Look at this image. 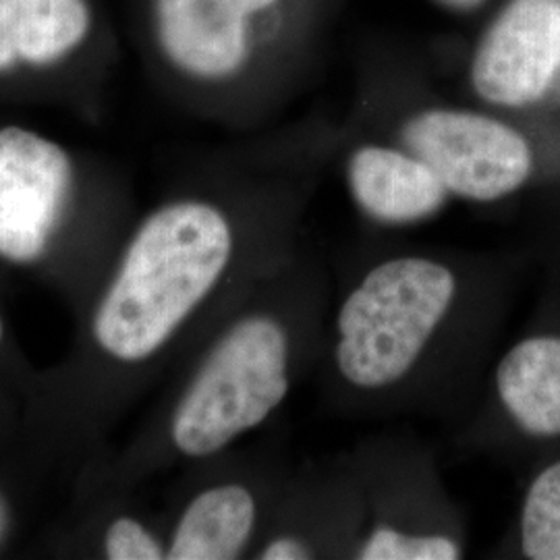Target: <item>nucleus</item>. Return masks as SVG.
<instances>
[{
	"label": "nucleus",
	"mask_w": 560,
	"mask_h": 560,
	"mask_svg": "<svg viewBox=\"0 0 560 560\" xmlns=\"http://www.w3.org/2000/svg\"><path fill=\"white\" fill-rule=\"evenodd\" d=\"M235 247V226L219 206H162L141 224L96 312L102 349L120 361L161 351L221 284Z\"/></svg>",
	"instance_id": "obj_1"
},
{
	"label": "nucleus",
	"mask_w": 560,
	"mask_h": 560,
	"mask_svg": "<svg viewBox=\"0 0 560 560\" xmlns=\"http://www.w3.org/2000/svg\"><path fill=\"white\" fill-rule=\"evenodd\" d=\"M465 284L451 261L405 254L374 264L340 301L332 370L360 395L411 381L459 314Z\"/></svg>",
	"instance_id": "obj_2"
},
{
	"label": "nucleus",
	"mask_w": 560,
	"mask_h": 560,
	"mask_svg": "<svg viewBox=\"0 0 560 560\" xmlns=\"http://www.w3.org/2000/svg\"><path fill=\"white\" fill-rule=\"evenodd\" d=\"M305 326L277 312H254L226 328L187 384L171 441L201 459L270 420L289 397L305 349Z\"/></svg>",
	"instance_id": "obj_3"
},
{
	"label": "nucleus",
	"mask_w": 560,
	"mask_h": 560,
	"mask_svg": "<svg viewBox=\"0 0 560 560\" xmlns=\"http://www.w3.org/2000/svg\"><path fill=\"white\" fill-rule=\"evenodd\" d=\"M399 143L420 156L457 200H504L534 173V150L520 129L474 108H420L400 122Z\"/></svg>",
	"instance_id": "obj_4"
},
{
	"label": "nucleus",
	"mask_w": 560,
	"mask_h": 560,
	"mask_svg": "<svg viewBox=\"0 0 560 560\" xmlns=\"http://www.w3.org/2000/svg\"><path fill=\"white\" fill-rule=\"evenodd\" d=\"M560 73V0H509L469 60L476 96L499 108L540 102Z\"/></svg>",
	"instance_id": "obj_5"
},
{
	"label": "nucleus",
	"mask_w": 560,
	"mask_h": 560,
	"mask_svg": "<svg viewBox=\"0 0 560 560\" xmlns=\"http://www.w3.org/2000/svg\"><path fill=\"white\" fill-rule=\"evenodd\" d=\"M71 164L57 143L20 127L0 131V256L32 261L65 208Z\"/></svg>",
	"instance_id": "obj_6"
},
{
	"label": "nucleus",
	"mask_w": 560,
	"mask_h": 560,
	"mask_svg": "<svg viewBox=\"0 0 560 560\" xmlns=\"http://www.w3.org/2000/svg\"><path fill=\"white\" fill-rule=\"evenodd\" d=\"M280 0H156L168 60L198 80H226L249 57L252 20Z\"/></svg>",
	"instance_id": "obj_7"
},
{
	"label": "nucleus",
	"mask_w": 560,
	"mask_h": 560,
	"mask_svg": "<svg viewBox=\"0 0 560 560\" xmlns=\"http://www.w3.org/2000/svg\"><path fill=\"white\" fill-rule=\"evenodd\" d=\"M345 180L361 214L390 229L434 221L453 198L441 177L400 143L368 141L353 148Z\"/></svg>",
	"instance_id": "obj_8"
},
{
	"label": "nucleus",
	"mask_w": 560,
	"mask_h": 560,
	"mask_svg": "<svg viewBox=\"0 0 560 560\" xmlns=\"http://www.w3.org/2000/svg\"><path fill=\"white\" fill-rule=\"evenodd\" d=\"M504 413L529 436H560V335L513 345L494 374Z\"/></svg>",
	"instance_id": "obj_9"
},
{
	"label": "nucleus",
	"mask_w": 560,
	"mask_h": 560,
	"mask_svg": "<svg viewBox=\"0 0 560 560\" xmlns=\"http://www.w3.org/2000/svg\"><path fill=\"white\" fill-rule=\"evenodd\" d=\"M256 523L258 502L249 488L241 483L212 486L183 511L166 559H237L252 540Z\"/></svg>",
	"instance_id": "obj_10"
},
{
	"label": "nucleus",
	"mask_w": 560,
	"mask_h": 560,
	"mask_svg": "<svg viewBox=\"0 0 560 560\" xmlns=\"http://www.w3.org/2000/svg\"><path fill=\"white\" fill-rule=\"evenodd\" d=\"M88 23L83 0H0V69L65 57L83 40Z\"/></svg>",
	"instance_id": "obj_11"
},
{
	"label": "nucleus",
	"mask_w": 560,
	"mask_h": 560,
	"mask_svg": "<svg viewBox=\"0 0 560 560\" xmlns=\"http://www.w3.org/2000/svg\"><path fill=\"white\" fill-rule=\"evenodd\" d=\"M358 560H457L465 544L448 523L428 520L409 506H378L353 538L349 552Z\"/></svg>",
	"instance_id": "obj_12"
},
{
	"label": "nucleus",
	"mask_w": 560,
	"mask_h": 560,
	"mask_svg": "<svg viewBox=\"0 0 560 560\" xmlns=\"http://www.w3.org/2000/svg\"><path fill=\"white\" fill-rule=\"evenodd\" d=\"M520 544L525 559L560 560V460L541 469L525 492Z\"/></svg>",
	"instance_id": "obj_13"
},
{
	"label": "nucleus",
	"mask_w": 560,
	"mask_h": 560,
	"mask_svg": "<svg viewBox=\"0 0 560 560\" xmlns=\"http://www.w3.org/2000/svg\"><path fill=\"white\" fill-rule=\"evenodd\" d=\"M106 557L113 560H161L166 552L141 523L129 517L115 521L106 534Z\"/></svg>",
	"instance_id": "obj_14"
},
{
	"label": "nucleus",
	"mask_w": 560,
	"mask_h": 560,
	"mask_svg": "<svg viewBox=\"0 0 560 560\" xmlns=\"http://www.w3.org/2000/svg\"><path fill=\"white\" fill-rule=\"evenodd\" d=\"M434 2L441 4L442 9H446L451 13L465 15V13H474V11L481 9L488 0H434Z\"/></svg>",
	"instance_id": "obj_15"
},
{
	"label": "nucleus",
	"mask_w": 560,
	"mask_h": 560,
	"mask_svg": "<svg viewBox=\"0 0 560 560\" xmlns=\"http://www.w3.org/2000/svg\"><path fill=\"white\" fill-rule=\"evenodd\" d=\"M2 335H4V326H2V318H0V342H2Z\"/></svg>",
	"instance_id": "obj_16"
}]
</instances>
